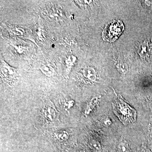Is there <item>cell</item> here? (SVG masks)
I'll use <instances>...</instances> for the list:
<instances>
[{
    "label": "cell",
    "instance_id": "ba28073f",
    "mask_svg": "<svg viewBox=\"0 0 152 152\" xmlns=\"http://www.w3.org/2000/svg\"><path fill=\"white\" fill-rule=\"evenodd\" d=\"M45 114L47 118L50 121H53L54 119L56 116L55 111L50 107H48L47 109Z\"/></svg>",
    "mask_w": 152,
    "mask_h": 152
},
{
    "label": "cell",
    "instance_id": "52a82bcc",
    "mask_svg": "<svg viewBox=\"0 0 152 152\" xmlns=\"http://www.w3.org/2000/svg\"><path fill=\"white\" fill-rule=\"evenodd\" d=\"M41 70L46 75L50 77L53 75L54 74V71L53 68L49 66L43 65L41 68Z\"/></svg>",
    "mask_w": 152,
    "mask_h": 152
},
{
    "label": "cell",
    "instance_id": "8992f818",
    "mask_svg": "<svg viewBox=\"0 0 152 152\" xmlns=\"http://www.w3.org/2000/svg\"><path fill=\"white\" fill-rule=\"evenodd\" d=\"M90 147L96 152H100L102 151V146L100 143L96 140H93L89 143Z\"/></svg>",
    "mask_w": 152,
    "mask_h": 152
},
{
    "label": "cell",
    "instance_id": "6da1fadb",
    "mask_svg": "<svg viewBox=\"0 0 152 152\" xmlns=\"http://www.w3.org/2000/svg\"><path fill=\"white\" fill-rule=\"evenodd\" d=\"M114 113L124 125L135 121L137 112L121 98L117 97L113 103Z\"/></svg>",
    "mask_w": 152,
    "mask_h": 152
},
{
    "label": "cell",
    "instance_id": "30bf717a",
    "mask_svg": "<svg viewBox=\"0 0 152 152\" xmlns=\"http://www.w3.org/2000/svg\"><path fill=\"white\" fill-rule=\"evenodd\" d=\"M57 137L60 140L66 141L69 138V135L65 131H62L58 133Z\"/></svg>",
    "mask_w": 152,
    "mask_h": 152
},
{
    "label": "cell",
    "instance_id": "5b68a950",
    "mask_svg": "<svg viewBox=\"0 0 152 152\" xmlns=\"http://www.w3.org/2000/svg\"><path fill=\"white\" fill-rule=\"evenodd\" d=\"M118 152H130V148L129 146L126 142H121L118 147Z\"/></svg>",
    "mask_w": 152,
    "mask_h": 152
},
{
    "label": "cell",
    "instance_id": "3957f363",
    "mask_svg": "<svg viewBox=\"0 0 152 152\" xmlns=\"http://www.w3.org/2000/svg\"><path fill=\"white\" fill-rule=\"evenodd\" d=\"M1 74L5 78L7 79H12L16 75V69L12 67L4 61L1 59Z\"/></svg>",
    "mask_w": 152,
    "mask_h": 152
},
{
    "label": "cell",
    "instance_id": "7a4b0ae2",
    "mask_svg": "<svg viewBox=\"0 0 152 152\" xmlns=\"http://www.w3.org/2000/svg\"><path fill=\"white\" fill-rule=\"evenodd\" d=\"M124 30V26L122 22L120 20H114L106 25L103 31L102 37L104 41L113 42L118 38Z\"/></svg>",
    "mask_w": 152,
    "mask_h": 152
},
{
    "label": "cell",
    "instance_id": "7c38bea8",
    "mask_svg": "<svg viewBox=\"0 0 152 152\" xmlns=\"http://www.w3.org/2000/svg\"><path fill=\"white\" fill-rule=\"evenodd\" d=\"M80 152H92L91 151H90V150L86 148L82 150Z\"/></svg>",
    "mask_w": 152,
    "mask_h": 152
},
{
    "label": "cell",
    "instance_id": "9c48e42d",
    "mask_svg": "<svg viewBox=\"0 0 152 152\" xmlns=\"http://www.w3.org/2000/svg\"><path fill=\"white\" fill-rule=\"evenodd\" d=\"M148 46L147 43H143L140 46L139 49V53L142 57H145L148 53Z\"/></svg>",
    "mask_w": 152,
    "mask_h": 152
},
{
    "label": "cell",
    "instance_id": "8fae6325",
    "mask_svg": "<svg viewBox=\"0 0 152 152\" xmlns=\"http://www.w3.org/2000/svg\"><path fill=\"white\" fill-rule=\"evenodd\" d=\"M104 124H105L106 125L108 126V125H110L111 124V121L110 120H106L105 121H104Z\"/></svg>",
    "mask_w": 152,
    "mask_h": 152
},
{
    "label": "cell",
    "instance_id": "277c9868",
    "mask_svg": "<svg viewBox=\"0 0 152 152\" xmlns=\"http://www.w3.org/2000/svg\"><path fill=\"white\" fill-rule=\"evenodd\" d=\"M84 75L85 77L91 81H94L96 78V72L94 69L91 68H86L83 71Z\"/></svg>",
    "mask_w": 152,
    "mask_h": 152
}]
</instances>
